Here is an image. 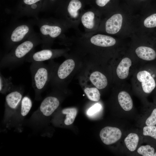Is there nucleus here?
Masks as SVG:
<instances>
[{"instance_id":"obj_13","label":"nucleus","mask_w":156,"mask_h":156,"mask_svg":"<svg viewBox=\"0 0 156 156\" xmlns=\"http://www.w3.org/2000/svg\"><path fill=\"white\" fill-rule=\"evenodd\" d=\"M135 53L140 58L146 61H151L156 58V52L152 48L145 46H140L135 50Z\"/></svg>"},{"instance_id":"obj_30","label":"nucleus","mask_w":156,"mask_h":156,"mask_svg":"<svg viewBox=\"0 0 156 156\" xmlns=\"http://www.w3.org/2000/svg\"><path fill=\"white\" fill-rule=\"evenodd\" d=\"M111 0H96V4L100 7H103L105 5Z\"/></svg>"},{"instance_id":"obj_4","label":"nucleus","mask_w":156,"mask_h":156,"mask_svg":"<svg viewBox=\"0 0 156 156\" xmlns=\"http://www.w3.org/2000/svg\"><path fill=\"white\" fill-rule=\"evenodd\" d=\"M138 80L141 83L142 89L144 92L151 93L155 87V80L149 73L146 70L139 72L137 75Z\"/></svg>"},{"instance_id":"obj_24","label":"nucleus","mask_w":156,"mask_h":156,"mask_svg":"<svg viewBox=\"0 0 156 156\" xmlns=\"http://www.w3.org/2000/svg\"><path fill=\"white\" fill-rule=\"evenodd\" d=\"M138 153L143 156H153L155 153L154 148L149 145L142 146L138 149Z\"/></svg>"},{"instance_id":"obj_2","label":"nucleus","mask_w":156,"mask_h":156,"mask_svg":"<svg viewBox=\"0 0 156 156\" xmlns=\"http://www.w3.org/2000/svg\"><path fill=\"white\" fill-rule=\"evenodd\" d=\"M32 86L35 92H40L48 82L50 73L48 66L43 62H31L30 67Z\"/></svg>"},{"instance_id":"obj_22","label":"nucleus","mask_w":156,"mask_h":156,"mask_svg":"<svg viewBox=\"0 0 156 156\" xmlns=\"http://www.w3.org/2000/svg\"><path fill=\"white\" fill-rule=\"evenodd\" d=\"M32 106V102L30 98L27 96L23 97L21 102V114L23 116L27 115Z\"/></svg>"},{"instance_id":"obj_12","label":"nucleus","mask_w":156,"mask_h":156,"mask_svg":"<svg viewBox=\"0 0 156 156\" xmlns=\"http://www.w3.org/2000/svg\"><path fill=\"white\" fill-rule=\"evenodd\" d=\"M131 65V61L128 57H125L121 60L116 70L117 75L120 79H124L127 77L129 68Z\"/></svg>"},{"instance_id":"obj_17","label":"nucleus","mask_w":156,"mask_h":156,"mask_svg":"<svg viewBox=\"0 0 156 156\" xmlns=\"http://www.w3.org/2000/svg\"><path fill=\"white\" fill-rule=\"evenodd\" d=\"M15 89L14 85L12 82V77L6 78L0 73V92L4 93L11 92Z\"/></svg>"},{"instance_id":"obj_26","label":"nucleus","mask_w":156,"mask_h":156,"mask_svg":"<svg viewBox=\"0 0 156 156\" xmlns=\"http://www.w3.org/2000/svg\"><path fill=\"white\" fill-rule=\"evenodd\" d=\"M144 24L147 28L156 27V13L146 18L144 20Z\"/></svg>"},{"instance_id":"obj_16","label":"nucleus","mask_w":156,"mask_h":156,"mask_svg":"<svg viewBox=\"0 0 156 156\" xmlns=\"http://www.w3.org/2000/svg\"><path fill=\"white\" fill-rule=\"evenodd\" d=\"M40 31L45 35H49L51 37L55 38L61 34L62 29L60 27L56 26L44 25L40 27Z\"/></svg>"},{"instance_id":"obj_29","label":"nucleus","mask_w":156,"mask_h":156,"mask_svg":"<svg viewBox=\"0 0 156 156\" xmlns=\"http://www.w3.org/2000/svg\"><path fill=\"white\" fill-rule=\"evenodd\" d=\"M41 0H23L24 4L27 6L36 5V4L40 1Z\"/></svg>"},{"instance_id":"obj_32","label":"nucleus","mask_w":156,"mask_h":156,"mask_svg":"<svg viewBox=\"0 0 156 156\" xmlns=\"http://www.w3.org/2000/svg\"><path fill=\"white\" fill-rule=\"evenodd\" d=\"M142 0V1H144V0Z\"/></svg>"},{"instance_id":"obj_3","label":"nucleus","mask_w":156,"mask_h":156,"mask_svg":"<svg viewBox=\"0 0 156 156\" xmlns=\"http://www.w3.org/2000/svg\"><path fill=\"white\" fill-rule=\"evenodd\" d=\"M99 135L104 144L110 145L115 143L120 138L122 132L117 127L107 126L101 130Z\"/></svg>"},{"instance_id":"obj_7","label":"nucleus","mask_w":156,"mask_h":156,"mask_svg":"<svg viewBox=\"0 0 156 156\" xmlns=\"http://www.w3.org/2000/svg\"><path fill=\"white\" fill-rule=\"evenodd\" d=\"M90 41L93 44L101 47L112 46L116 43V40L113 38L100 34L94 36L91 38Z\"/></svg>"},{"instance_id":"obj_20","label":"nucleus","mask_w":156,"mask_h":156,"mask_svg":"<svg viewBox=\"0 0 156 156\" xmlns=\"http://www.w3.org/2000/svg\"><path fill=\"white\" fill-rule=\"evenodd\" d=\"M94 13L91 11L86 12L81 18V22L83 25L88 29H92L94 25Z\"/></svg>"},{"instance_id":"obj_21","label":"nucleus","mask_w":156,"mask_h":156,"mask_svg":"<svg viewBox=\"0 0 156 156\" xmlns=\"http://www.w3.org/2000/svg\"><path fill=\"white\" fill-rule=\"evenodd\" d=\"M82 6L81 2L78 0H71L68 7L67 10L70 16L73 18H75L78 16V10Z\"/></svg>"},{"instance_id":"obj_25","label":"nucleus","mask_w":156,"mask_h":156,"mask_svg":"<svg viewBox=\"0 0 156 156\" xmlns=\"http://www.w3.org/2000/svg\"><path fill=\"white\" fill-rule=\"evenodd\" d=\"M143 133L144 135L150 136L156 140V126L152 125L144 127Z\"/></svg>"},{"instance_id":"obj_15","label":"nucleus","mask_w":156,"mask_h":156,"mask_svg":"<svg viewBox=\"0 0 156 156\" xmlns=\"http://www.w3.org/2000/svg\"><path fill=\"white\" fill-rule=\"evenodd\" d=\"M29 28L25 25H22L16 27L13 31L10 39L14 43L21 41L29 31Z\"/></svg>"},{"instance_id":"obj_11","label":"nucleus","mask_w":156,"mask_h":156,"mask_svg":"<svg viewBox=\"0 0 156 156\" xmlns=\"http://www.w3.org/2000/svg\"><path fill=\"white\" fill-rule=\"evenodd\" d=\"M90 79L92 83L99 89L105 88L107 84L106 77L98 71L93 72L90 75Z\"/></svg>"},{"instance_id":"obj_28","label":"nucleus","mask_w":156,"mask_h":156,"mask_svg":"<svg viewBox=\"0 0 156 156\" xmlns=\"http://www.w3.org/2000/svg\"><path fill=\"white\" fill-rule=\"evenodd\" d=\"M101 108L100 104L98 103L95 104L90 107L88 110L87 114L89 115H92L99 111Z\"/></svg>"},{"instance_id":"obj_8","label":"nucleus","mask_w":156,"mask_h":156,"mask_svg":"<svg viewBox=\"0 0 156 156\" xmlns=\"http://www.w3.org/2000/svg\"><path fill=\"white\" fill-rule=\"evenodd\" d=\"M75 63L72 59H68L64 61L59 67L57 71V76L61 80L66 78L73 70Z\"/></svg>"},{"instance_id":"obj_14","label":"nucleus","mask_w":156,"mask_h":156,"mask_svg":"<svg viewBox=\"0 0 156 156\" xmlns=\"http://www.w3.org/2000/svg\"><path fill=\"white\" fill-rule=\"evenodd\" d=\"M118 100L120 106L125 111H129L132 109L133 101L127 92L125 91L120 92L118 95Z\"/></svg>"},{"instance_id":"obj_23","label":"nucleus","mask_w":156,"mask_h":156,"mask_svg":"<svg viewBox=\"0 0 156 156\" xmlns=\"http://www.w3.org/2000/svg\"><path fill=\"white\" fill-rule=\"evenodd\" d=\"M84 91L88 98L93 101H98L100 98V94L98 89L95 88H86Z\"/></svg>"},{"instance_id":"obj_9","label":"nucleus","mask_w":156,"mask_h":156,"mask_svg":"<svg viewBox=\"0 0 156 156\" xmlns=\"http://www.w3.org/2000/svg\"><path fill=\"white\" fill-rule=\"evenodd\" d=\"M22 94L20 90H15L11 92L5 97V103L10 108L15 109L21 102Z\"/></svg>"},{"instance_id":"obj_10","label":"nucleus","mask_w":156,"mask_h":156,"mask_svg":"<svg viewBox=\"0 0 156 156\" xmlns=\"http://www.w3.org/2000/svg\"><path fill=\"white\" fill-rule=\"evenodd\" d=\"M53 53L49 49H44L36 52L25 59L27 62H43L48 60L52 57Z\"/></svg>"},{"instance_id":"obj_19","label":"nucleus","mask_w":156,"mask_h":156,"mask_svg":"<svg viewBox=\"0 0 156 156\" xmlns=\"http://www.w3.org/2000/svg\"><path fill=\"white\" fill-rule=\"evenodd\" d=\"M62 113L66 115L64 124L67 125H70L73 122L77 114V110L75 107L66 108L62 110Z\"/></svg>"},{"instance_id":"obj_27","label":"nucleus","mask_w":156,"mask_h":156,"mask_svg":"<svg viewBox=\"0 0 156 156\" xmlns=\"http://www.w3.org/2000/svg\"><path fill=\"white\" fill-rule=\"evenodd\" d=\"M145 123L147 126L156 125V108L153 110L150 116L147 119Z\"/></svg>"},{"instance_id":"obj_1","label":"nucleus","mask_w":156,"mask_h":156,"mask_svg":"<svg viewBox=\"0 0 156 156\" xmlns=\"http://www.w3.org/2000/svg\"><path fill=\"white\" fill-rule=\"evenodd\" d=\"M34 46V42L31 41H26L21 43L13 51L2 59L0 62L1 67H13L21 63Z\"/></svg>"},{"instance_id":"obj_33","label":"nucleus","mask_w":156,"mask_h":156,"mask_svg":"<svg viewBox=\"0 0 156 156\" xmlns=\"http://www.w3.org/2000/svg\"><path fill=\"white\" fill-rule=\"evenodd\" d=\"M52 0V1H53V0Z\"/></svg>"},{"instance_id":"obj_18","label":"nucleus","mask_w":156,"mask_h":156,"mask_svg":"<svg viewBox=\"0 0 156 156\" xmlns=\"http://www.w3.org/2000/svg\"><path fill=\"white\" fill-rule=\"evenodd\" d=\"M139 140V137L136 134L131 133L125 139L124 142L127 148L133 151L136 149Z\"/></svg>"},{"instance_id":"obj_6","label":"nucleus","mask_w":156,"mask_h":156,"mask_svg":"<svg viewBox=\"0 0 156 156\" xmlns=\"http://www.w3.org/2000/svg\"><path fill=\"white\" fill-rule=\"evenodd\" d=\"M122 22V17L121 14H117L113 15L106 22V32L110 34L117 33L121 28Z\"/></svg>"},{"instance_id":"obj_31","label":"nucleus","mask_w":156,"mask_h":156,"mask_svg":"<svg viewBox=\"0 0 156 156\" xmlns=\"http://www.w3.org/2000/svg\"><path fill=\"white\" fill-rule=\"evenodd\" d=\"M153 156H156V152L154 153Z\"/></svg>"},{"instance_id":"obj_5","label":"nucleus","mask_w":156,"mask_h":156,"mask_svg":"<svg viewBox=\"0 0 156 156\" xmlns=\"http://www.w3.org/2000/svg\"><path fill=\"white\" fill-rule=\"evenodd\" d=\"M60 102L57 98L54 96H48L41 102L40 110L44 116H49L58 108Z\"/></svg>"}]
</instances>
